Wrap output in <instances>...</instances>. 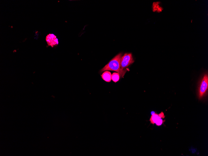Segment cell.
Instances as JSON below:
<instances>
[{"label": "cell", "instance_id": "obj_1", "mask_svg": "<svg viewBox=\"0 0 208 156\" xmlns=\"http://www.w3.org/2000/svg\"><path fill=\"white\" fill-rule=\"evenodd\" d=\"M121 53L117 55L101 70V71L102 72L107 70L116 71L119 74L121 78L123 77L126 71L121 68Z\"/></svg>", "mask_w": 208, "mask_h": 156}, {"label": "cell", "instance_id": "obj_2", "mask_svg": "<svg viewBox=\"0 0 208 156\" xmlns=\"http://www.w3.org/2000/svg\"><path fill=\"white\" fill-rule=\"evenodd\" d=\"M208 88V76L205 74L200 83L199 88V97L201 98L206 93Z\"/></svg>", "mask_w": 208, "mask_h": 156}, {"label": "cell", "instance_id": "obj_3", "mask_svg": "<svg viewBox=\"0 0 208 156\" xmlns=\"http://www.w3.org/2000/svg\"><path fill=\"white\" fill-rule=\"evenodd\" d=\"M165 116L163 112H161L159 114L154 113L153 114L150 119L151 123L153 124H156L157 126H160L164 122L162 118H164Z\"/></svg>", "mask_w": 208, "mask_h": 156}, {"label": "cell", "instance_id": "obj_4", "mask_svg": "<svg viewBox=\"0 0 208 156\" xmlns=\"http://www.w3.org/2000/svg\"><path fill=\"white\" fill-rule=\"evenodd\" d=\"M134 62L132 54L125 53L122 57L121 61V67L124 69Z\"/></svg>", "mask_w": 208, "mask_h": 156}, {"label": "cell", "instance_id": "obj_5", "mask_svg": "<svg viewBox=\"0 0 208 156\" xmlns=\"http://www.w3.org/2000/svg\"><path fill=\"white\" fill-rule=\"evenodd\" d=\"M46 41L48 45L52 47L58 44V40L56 36L53 34H49L46 37Z\"/></svg>", "mask_w": 208, "mask_h": 156}, {"label": "cell", "instance_id": "obj_6", "mask_svg": "<svg viewBox=\"0 0 208 156\" xmlns=\"http://www.w3.org/2000/svg\"><path fill=\"white\" fill-rule=\"evenodd\" d=\"M111 73L109 71H105L101 75L102 78L105 81L109 82L111 80Z\"/></svg>", "mask_w": 208, "mask_h": 156}, {"label": "cell", "instance_id": "obj_7", "mask_svg": "<svg viewBox=\"0 0 208 156\" xmlns=\"http://www.w3.org/2000/svg\"><path fill=\"white\" fill-rule=\"evenodd\" d=\"M120 75L117 73H114L111 75V79L115 83L118 81L120 79Z\"/></svg>", "mask_w": 208, "mask_h": 156}]
</instances>
